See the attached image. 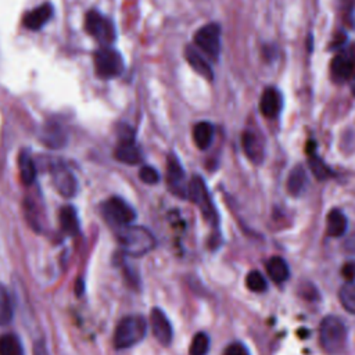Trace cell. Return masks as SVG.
<instances>
[{"label":"cell","instance_id":"6da1fadb","mask_svg":"<svg viewBox=\"0 0 355 355\" xmlns=\"http://www.w3.org/2000/svg\"><path fill=\"white\" fill-rule=\"evenodd\" d=\"M118 241L122 251L132 257H141L155 247V237L143 226H123L118 230Z\"/></svg>","mask_w":355,"mask_h":355},{"label":"cell","instance_id":"7a4b0ae2","mask_svg":"<svg viewBox=\"0 0 355 355\" xmlns=\"http://www.w3.org/2000/svg\"><path fill=\"white\" fill-rule=\"evenodd\" d=\"M347 327L340 318L334 315L323 318L319 327V341L327 354L334 355L341 352L347 344Z\"/></svg>","mask_w":355,"mask_h":355},{"label":"cell","instance_id":"3957f363","mask_svg":"<svg viewBox=\"0 0 355 355\" xmlns=\"http://www.w3.org/2000/svg\"><path fill=\"white\" fill-rule=\"evenodd\" d=\"M147 333V322L141 315H129L121 319L114 333V345L125 349L140 343Z\"/></svg>","mask_w":355,"mask_h":355},{"label":"cell","instance_id":"277c9868","mask_svg":"<svg viewBox=\"0 0 355 355\" xmlns=\"http://www.w3.org/2000/svg\"><path fill=\"white\" fill-rule=\"evenodd\" d=\"M187 198L198 207L204 219L208 223H211V225L216 223L218 214H216V209L214 207L212 198L208 193V189L205 186V182L201 176L196 175V176L191 178L190 183L187 184Z\"/></svg>","mask_w":355,"mask_h":355},{"label":"cell","instance_id":"5b68a950","mask_svg":"<svg viewBox=\"0 0 355 355\" xmlns=\"http://www.w3.org/2000/svg\"><path fill=\"white\" fill-rule=\"evenodd\" d=\"M194 44L209 60L216 61L220 53V26L215 22L201 26L194 33Z\"/></svg>","mask_w":355,"mask_h":355},{"label":"cell","instance_id":"8992f818","mask_svg":"<svg viewBox=\"0 0 355 355\" xmlns=\"http://www.w3.org/2000/svg\"><path fill=\"white\" fill-rule=\"evenodd\" d=\"M94 68L98 78L112 79L123 71V60L118 51L103 47L94 54Z\"/></svg>","mask_w":355,"mask_h":355},{"label":"cell","instance_id":"52a82bcc","mask_svg":"<svg viewBox=\"0 0 355 355\" xmlns=\"http://www.w3.org/2000/svg\"><path fill=\"white\" fill-rule=\"evenodd\" d=\"M331 79L337 83H344L355 75V44L340 50L330 64Z\"/></svg>","mask_w":355,"mask_h":355},{"label":"cell","instance_id":"ba28073f","mask_svg":"<svg viewBox=\"0 0 355 355\" xmlns=\"http://www.w3.org/2000/svg\"><path fill=\"white\" fill-rule=\"evenodd\" d=\"M103 214L108 222L119 227L130 225L136 218L135 209L119 197L108 198L103 204Z\"/></svg>","mask_w":355,"mask_h":355},{"label":"cell","instance_id":"9c48e42d","mask_svg":"<svg viewBox=\"0 0 355 355\" xmlns=\"http://www.w3.org/2000/svg\"><path fill=\"white\" fill-rule=\"evenodd\" d=\"M115 158L119 162L136 165L141 161V151L135 141V133L129 126H121L119 143L115 148Z\"/></svg>","mask_w":355,"mask_h":355},{"label":"cell","instance_id":"30bf717a","mask_svg":"<svg viewBox=\"0 0 355 355\" xmlns=\"http://www.w3.org/2000/svg\"><path fill=\"white\" fill-rule=\"evenodd\" d=\"M85 28L89 35L100 40L101 43H111L115 37V31L111 24L105 17H103L100 12L92 10L86 14L85 18Z\"/></svg>","mask_w":355,"mask_h":355},{"label":"cell","instance_id":"8fae6325","mask_svg":"<svg viewBox=\"0 0 355 355\" xmlns=\"http://www.w3.org/2000/svg\"><path fill=\"white\" fill-rule=\"evenodd\" d=\"M166 183L169 190L180 197L187 198V187H184V171L175 154L168 155L166 161Z\"/></svg>","mask_w":355,"mask_h":355},{"label":"cell","instance_id":"7c38bea8","mask_svg":"<svg viewBox=\"0 0 355 355\" xmlns=\"http://www.w3.org/2000/svg\"><path fill=\"white\" fill-rule=\"evenodd\" d=\"M241 146L245 155L254 162L261 164L265 157V140L263 136L251 128H247L241 135Z\"/></svg>","mask_w":355,"mask_h":355},{"label":"cell","instance_id":"4fadbf2b","mask_svg":"<svg viewBox=\"0 0 355 355\" xmlns=\"http://www.w3.org/2000/svg\"><path fill=\"white\" fill-rule=\"evenodd\" d=\"M150 326H151V331H153L154 337L157 338V341L159 344H162V345L171 344V341L173 338L172 326H171L168 316L165 315V312L162 309L153 308V311L150 313Z\"/></svg>","mask_w":355,"mask_h":355},{"label":"cell","instance_id":"5bb4252c","mask_svg":"<svg viewBox=\"0 0 355 355\" xmlns=\"http://www.w3.org/2000/svg\"><path fill=\"white\" fill-rule=\"evenodd\" d=\"M283 108V96L277 87H266L259 100V111L266 118H276Z\"/></svg>","mask_w":355,"mask_h":355},{"label":"cell","instance_id":"9a60e30c","mask_svg":"<svg viewBox=\"0 0 355 355\" xmlns=\"http://www.w3.org/2000/svg\"><path fill=\"white\" fill-rule=\"evenodd\" d=\"M184 57H186V61L189 62V65L194 69V72H197L200 76H202L207 80L214 79V72H212L209 62L196 47L186 46Z\"/></svg>","mask_w":355,"mask_h":355},{"label":"cell","instance_id":"2e32d148","mask_svg":"<svg viewBox=\"0 0 355 355\" xmlns=\"http://www.w3.org/2000/svg\"><path fill=\"white\" fill-rule=\"evenodd\" d=\"M51 15H53V7L50 4H40L37 8L26 12L22 22H24L25 28H28L31 31H37L46 22H49Z\"/></svg>","mask_w":355,"mask_h":355},{"label":"cell","instance_id":"e0dca14e","mask_svg":"<svg viewBox=\"0 0 355 355\" xmlns=\"http://www.w3.org/2000/svg\"><path fill=\"white\" fill-rule=\"evenodd\" d=\"M214 125L207 122V121H201L197 122L193 126V140L196 143V146L200 150H207L214 139Z\"/></svg>","mask_w":355,"mask_h":355},{"label":"cell","instance_id":"ac0fdd59","mask_svg":"<svg viewBox=\"0 0 355 355\" xmlns=\"http://www.w3.org/2000/svg\"><path fill=\"white\" fill-rule=\"evenodd\" d=\"M313 144L309 143L308 148H306V154H308V165L312 171V173L316 176V179L319 180H326L330 179L334 173L333 171L323 162V159L315 153V148L312 147Z\"/></svg>","mask_w":355,"mask_h":355},{"label":"cell","instance_id":"d6986e66","mask_svg":"<svg viewBox=\"0 0 355 355\" xmlns=\"http://www.w3.org/2000/svg\"><path fill=\"white\" fill-rule=\"evenodd\" d=\"M266 272L275 283H283L290 276L287 262L282 257H272L266 261Z\"/></svg>","mask_w":355,"mask_h":355},{"label":"cell","instance_id":"ffe728a7","mask_svg":"<svg viewBox=\"0 0 355 355\" xmlns=\"http://www.w3.org/2000/svg\"><path fill=\"white\" fill-rule=\"evenodd\" d=\"M54 184L64 197H71L76 191V183L73 176L64 168H57L54 171Z\"/></svg>","mask_w":355,"mask_h":355},{"label":"cell","instance_id":"44dd1931","mask_svg":"<svg viewBox=\"0 0 355 355\" xmlns=\"http://www.w3.org/2000/svg\"><path fill=\"white\" fill-rule=\"evenodd\" d=\"M347 216L340 209H331L327 215V234L330 237H340L347 232Z\"/></svg>","mask_w":355,"mask_h":355},{"label":"cell","instance_id":"7402d4cb","mask_svg":"<svg viewBox=\"0 0 355 355\" xmlns=\"http://www.w3.org/2000/svg\"><path fill=\"white\" fill-rule=\"evenodd\" d=\"M306 183V173L301 165H297L291 169L287 179V190L291 196H300Z\"/></svg>","mask_w":355,"mask_h":355},{"label":"cell","instance_id":"603a6c76","mask_svg":"<svg viewBox=\"0 0 355 355\" xmlns=\"http://www.w3.org/2000/svg\"><path fill=\"white\" fill-rule=\"evenodd\" d=\"M60 225L67 234H75L78 232V216L73 207L67 205L60 212Z\"/></svg>","mask_w":355,"mask_h":355},{"label":"cell","instance_id":"cb8c5ba5","mask_svg":"<svg viewBox=\"0 0 355 355\" xmlns=\"http://www.w3.org/2000/svg\"><path fill=\"white\" fill-rule=\"evenodd\" d=\"M18 166H19V173H21L22 182L25 184H31L36 178V168H35L33 159L31 158V155L28 153H21Z\"/></svg>","mask_w":355,"mask_h":355},{"label":"cell","instance_id":"d4e9b609","mask_svg":"<svg viewBox=\"0 0 355 355\" xmlns=\"http://www.w3.org/2000/svg\"><path fill=\"white\" fill-rule=\"evenodd\" d=\"M0 355H22V345L15 334L0 337Z\"/></svg>","mask_w":355,"mask_h":355},{"label":"cell","instance_id":"484cf974","mask_svg":"<svg viewBox=\"0 0 355 355\" xmlns=\"http://www.w3.org/2000/svg\"><path fill=\"white\" fill-rule=\"evenodd\" d=\"M338 298H340L343 308L347 312L355 315V284L345 283L338 291Z\"/></svg>","mask_w":355,"mask_h":355},{"label":"cell","instance_id":"4316f807","mask_svg":"<svg viewBox=\"0 0 355 355\" xmlns=\"http://www.w3.org/2000/svg\"><path fill=\"white\" fill-rule=\"evenodd\" d=\"M12 319V305L10 295L3 284H0V326L7 324Z\"/></svg>","mask_w":355,"mask_h":355},{"label":"cell","instance_id":"83f0119b","mask_svg":"<svg viewBox=\"0 0 355 355\" xmlns=\"http://www.w3.org/2000/svg\"><path fill=\"white\" fill-rule=\"evenodd\" d=\"M44 136H43V140L46 144L51 146V147H58V146H62L65 139H64V133L61 130V128L55 123L53 125H47L46 129H44Z\"/></svg>","mask_w":355,"mask_h":355},{"label":"cell","instance_id":"f1b7e54d","mask_svg":"<svg viewBox=\"0 0 355 355\" xmlns=\"http://www.w3.org/2000/svg\"><path fill=\"white\" fill-rule=\"evenodd\" d=\"M209 349V337L200 331L197 333L193 340H191V344L189 347V354L190 355H205Z\"/></svg>","mask_w":355,"mask_h":355},{"label":"cell","instance_id":"f546056e","mask_svg":"<svg viewBox=\"0 0 355 355\" xmlns=\"http://www.w3.org/2000/svg\"><path fill=\"white\" fill-rule=\"evenodd\" d=\"M245 286L254 293H262L268 288V282L258 270H251L245 277Z\"/></svg>","mask_w":355,"mask_h":355},{"label":"cell","instance_id":"4dcf8cb0","mask_svg":"<svg viewBox=\"0 0 355 355\" xmlns=\"http://www.w3.org/2000/svg\"><path fill=\"white\" fill-rule=\"evenodd\" d=\"M139 178L141 182H144L147 184H155L159 180V173L157 172L155 168H153L150 165H144L139 171Z\"/></svg>","mask_w":355,"mask_h":355},{"label":"cell","instance_id":"1f68e13d","mask_svg":"<svg viewBox=\"0 0 355 355\" xmlns=\"http://www.w3.org/2000/svg\"><path fill=\"white\" fill-rule=\"evenodd\" d=\"M223 355H250V354L245 345H243L241 343H232L225 348Z\"/></svg>","mask_w":355,"mask_h":355},{"label":"cell","instance_id":"d6a6232c","mask_svg":"<svg viewBox=\"0 0 355 355\" xmlns=\"http://www.w3.org/2000/svg\"><path fill=\"white\" fill-rule=\"evenodd\" d=\"M343 275L345 279L352 280L355 277V265L354 263H347L343 269Z\"/></svg>","mask_w":355,"mask_h":355},{"label":"cell","instance_id":"836d02e7","mask_svg":"<svg viewBox=\"0 0 355 355\" xmlns=\"http://www.w3.org/2000/svg\"><path fill=\"white\" fill-rule=\"evenodd\" d=\"M344 247H345L348 251L355 252V233H354V234H351V236L347 239V241H345Z\"/></svg>","mask_w":355,"mask_h":355},{"label":"cell","instance_id":"e575fe53","mask_svg":"<svg viewBox=\"0 0 355 355\" xmlns=\"http://www.w3.org/2000/svg\"><path fill=\"white\" fill-rule=\"evenodd\" d=\"M83 293V282L79 279L76 282V294H82Z\"/></svg>","mask_w":355,"mask_h":355},{"label":"cell","instance_id":"d590c367","mask_svg":"<svg viewBox=\"0 0 355 355\" xmlns=\"http://www.w3.org/2000/svg\"><path fill=\"white\" fill-rule=\"evenodd\" d=\"M351 90H352V93L355 96V75L351 78Z\"/></svg>","mask_w":355,"mask_h":355}]
</instances>
